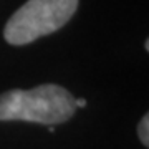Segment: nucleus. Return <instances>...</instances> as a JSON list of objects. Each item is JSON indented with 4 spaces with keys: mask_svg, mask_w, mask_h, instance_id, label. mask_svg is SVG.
<instances>
[{
    "mask_svg": "<svg viewBox=\"0 0 149 149\" xmlns=\"http://www.w3.org/2000/svg\"><path fill=\"white\" fill-rule=\"evenodd\" d=\"M74 98L58 85L8 90L0 95V121H28L53 126L74 114Z\"/></svg>",
    "mask_w": 149,
    "mask_h": 149,
    "instance_id": "1",
    "label": "nucleus"
},
{
    "mask_svg": "<svg viewBox=\"0 0 149 149\" xmlns=\"http://www.w3.org/2000/svg\"><path fill=\"white\" fill-rule=\"evenodd\" d=\"M138 136H139V141L148 148L149 146V116L144 114L143 119L139 121L138 124Z\"/></svg>",
    "mask_w": 149,
    "mask_h": 149,
    "instance_id": "3",
    "label": "nucleus"
},
{
    "mask_svg": "<svg viewBox=\"0 0 149 149\" xmlns=\"http://www.w3.org/2000/svg\"><path fill=\"white\" fill-rule=\"evenodd\" d=\"M78 8V0H28L8 18L7 43L20 47L65 27Z\"/></svg>",
    "mask_w": 149,
    "mask_h": 149,
    "instance_id": "2",
    "label": "nucleus"
},
{
    "mask_svg": "<svg viewBox=\"0 0 149 149\" xmlns=\"http://www.w3.org/2000/svg\"><path fill=\"white\" fill-rule=\"evenodd\" d=\"M74 106L85 108L86 106V100H85V98H78V100H74Z\"/></svg>",
    "mask_w": 149,
    "mask_h": 149,
    "instance_id": "4",
    "label": "nucleus"
}]
</instances>
